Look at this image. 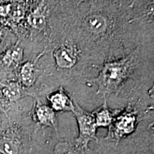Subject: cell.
<instances>
[{
    "label": "cell",
    "mask_w": 154,
    "mask_h": 154,
    "mask_svg": "<svg viewBox=\"0 0 154 154\" xmlns=\"http://www.w3.org/2000/svg\"><path fill=\"white\" fill-rule=\"evenodd\" d=\"M134 66V57L131 54L119 61L103 65L94 82L98 85L97 94L104 97L111 94H119L123 84L131 74Z\"/></svg>",
    "instance_id": "1"
},
{
    "label": "cell",
    "mask_w": 154,
    "mask_h": 154,
    "mask_svg": "<svg viewBox=\"0 0 154 154\" xmlns=\"http://www.w3.org/2000/svg\"><path fill=\"white\" fill-rule=\"evenodd\" d=\"M74 103V113L76 116L79 128V136L77 138L76 142L79 146L86 148L90 140H97L96 136L97 126L93 114L83 109L75 100Z\"/></svg>",
    "instance_id": "2"
},
{
    "label": "cell",
    "mask_w": 154,
    "mask_h": 154,
    "mask_svg": "<svg viewBox=\"0 0 154 154\" xmlns=\"http://www.w3.org/2000/svg\"><path fill=\"white\" fill-rule=\"evenodd\" d=\"M136 121V113L134 111L126 110L122 113L113 125H110L107 139L119 140L125 135L131 133L134 130Z\"/></svg>",
    "instance_id": "3"
},
{
    "label": "cell",
    "mask_w": 154,
    "mask_h": 154,
    "mask_svg": "<svg viewBox=\"0 0 154 154\" xmlns=\"http://www.w3.org/2000/svg\"><path fill=\"white\" fill-rule=\"evenodd\" d=\"M48 99L51 105V109L54 111L74 112V101L62 87H61L57 92L48 97Z\"/></svg>",
    "instance_id": "4"
},
{
    "label": "cell",
    "mask_w": 154,
    "mask_h": 154,
    "mask_svg": "<svg viewBox=\"0 0 154 154\" xmlns=\"http://www.w3.org/2000/svg\"><path fill=\"white\" fill-rule=\"evenodd\" d=\"M34 116L39 124L43 126L57 127V119L54 111L49 106L36 102L34 107Z\"/></svg>",
    "instance_id": "5"
},
{
    "label": "cell",
    "mask_w": 154,
    "mask_h": 154,
    "mask_svg": "<svg viewBox=\"0 0 154 154\" xmlns=\"http://www.w3.org/2000/svg\"><path fill=\"white\" fill-rule=\"evenodd\" d=\"M57 65L61 68H71L76 62V57L71 48L61 46L54 52Z\"/></svg>",
    "instance_id": "6"
},
{
    "label": "cell",
    "mask_w": 154,
    "mask_h": 154,
    "mask_svg": "<svg viewBox=\"0 0 154 154\" xmlns=\"http://www.w3.org/2000/svg\"><path fill=\"white\" fill-rule=\"evenodd\" d=\"M91 113L93 114L94 119H95L96 126L105 127L112 124V121L113 120V115L114 113L108 106L106 98L103 105L94 111L93 113Z\"/></svg>",
    "instance_id": "7"
},
{
    "label": "cell",
    "mask_w": 154,
    "mask_h": 154,
    "mask_svg": "<svg viewBox=\"0 0 154 154\" xmlns=\"http://www.w3.org/2000/svg\"><path fill=\"white\" fill-rule=\"evenodd\" d=\"M37 77V69L35 65L31 61L24 63L20 69L21 82L24 86L29 87L35 82Z\"/></svg>",
    "instance_id": "8"
},
{
    "label": "cell",
    "mask_w": 154,
    "mask_h": 154,
    "mask_svg": "<svg viewBox=\"0 0 154 154\" xmlns=\"http://www.w3.org/2000/svg\"><path fill=\"white\" fill-rule=\"evenodd\" d=\"M85 26L88 31L96 34L104 32L107 27L104 17L99 14H91L85 19Z\"/></svg>",
    "instance_id": "9"
},
{
    "label": "cell",
    "mask_w": 154,
    "mask_h": 154,
    "mask_svg": "<svg viewBox=\"0 0 154 154\" xmlns=\"http://www.w3.org/2000/svg\"><path fill=\"white\" fill-rule=\"evenodd\" d=\"M1 91L4 97L10 101H17L22 97L20 86L16 82H11L7 85H4Z\"/></svg>",
    "instance_id": "10"
},
{
    "label": "cell",
    "mask_w": 154,
    "mask_h": 154,
    "mask_svg": "<svg viewBox=\"0 0 154 154\" xmlns=\"http://www.w3.org/2000/svg\"><path fill=\"white\" fill-rule=\"evenodd\" d=\"M23 58V49L19 47L11 48L5 54L3 57V62L5 64H16L20 62Z\"/></svg>",
    "instance_id": "11"
},
{
    "label": "cell",
    "mask_w": 154,
    "mask_h": 154,
    "mask_svg": "<svg viewBox=\"0 0 154 154\" xmlns=\"http://www.w3.org/2000/svg\"><path fill=\"white\" fill-rule=\"evenodd\" d=\"M19 150L14 141L8 138L0 139V153L2 154H18Z\"/></svg>",
    "instance_id": "12"
},
{
    "label": "cell",
    "mask_w": 154,
    "mask_h": 154,
    "mask_svg": "<svg viewBox=\"0 0 154 154\" xmlns=\"http://www.w3.org/2000/svg\"><path fill=\"white\" fill-rule=\"evenodd\" d=\"M28 21L29 24L36 29L42 30L46 26V19L43 14L34 12L29 17Z\"/></svg>",
    "instance_id": "13"
},
{
    "label": "cell",
    "mask_w": 154,
    "mask_h": 154,
    "mask_svg": "<svg viewBox=\"0 0 154 154\" xmlns=\"http://www.w3.org/2000/svg\"><path fill=\"white\" fill-rule=\"evenodd\" d=\"M56 154H74L72 148L69 144L61 143L57 144L55 148Z\"/></svg>",
    "instance_id": "14"
},
{
    "label": "cell",
    "mask_w": 154,
    "mask_h": 154,
    "mask_svg": "<svg viewBox=\"0 0 154 154\" xmlns=\"http://www.w3.org/2000/svg\"><path fill=\"white\" fill-rule=\"evenodd\" d=\"M9 5L7 6H2L0 7V15H2V16H5L6 14H8L9 11Z\"/></svg>",
    "instance_id": "15"
},
{
    "label": "cell",
    "mask_w": 154,
    "mask_h": 154,
    "mask_svg": "<svg viewBox=\"0 0 154 154\" xmlns=\"http://www.w3.org/2000/svg\"><path fill=\"white\" fill-rule=\"evenodd\" d=\"M18 9H16V10L14 11V12H13V15H14V17H20L21 16H22V11L21 9H19V8H17Z\"/></svg>",
    "instance_id": "16"
},
{
    "label": "cell",
    "mask_w": 154,
    "mask_h": 154,
    "mask_svg": "<svg viewBox=\"0 0 154 154\" xmlns=\"http://www.w3.org/2000/svg\"><path fill=\"white\" fill-rule=\"evenodd\" d=\"M3 98H4V96L2 95V91H0V102L2 101V100Z\"/></svg>",
    "instance_id": "17"
},
{
    "label": "cell",
    "mask_w": 154,
    "mask_h": 154,
    "mask_svg": "<svg viewBox=\"0 0 154 154\" xmlns=\"http://www.w3.org/2000/svg\"><path fill=\"white\" fill-rule=\"evenodd\" d=\"M1 39H2V33L1 32H0V41H1Z\"/></svg>",
    "instance_id": "18"
},
{
    "label": "cell",
    "mask_w": 154,
    "mask_h": 154,
    "mask_svg": "<svg viewBox=\"0 0 154 154\" xmlns=\"http://www.w3.org/2000/svg\"><path fill=\"white\" fill-rule=\"evenodd\" d=\"M0 154H2V153H0Z\"/></svg>",
    "instance_id": "19"
}]
</instances>
